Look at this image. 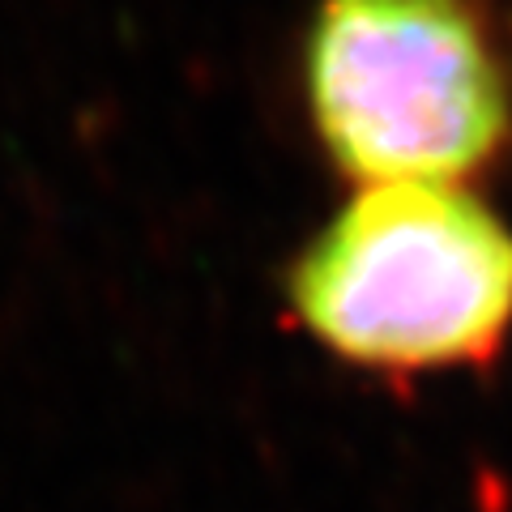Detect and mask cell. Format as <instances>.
Instances as JSON below:
<instances>
[{
  "label": "cell",
  "mask_w": 512,
  "mask_h": 512,
  "mask_svg": "<svg viewBox=\"0 0 512 512\" xmlns=\"http://www.w3.org/2000/svg\"><path fill=\"white\" fill-rule=\"evenodd\" d=\"M286 303L359 372L483 367L512 333V227L466 184H359L286 269Z\"/></svg>",
  "instance_id": "6da1fadb"
},
{
  "label": "cell",
  "mask_w": 512,
  "mask_h": 512,
  "mask_svg": "<svg viewBox=\"0 0 512 512\" xmlns=\"http://www.w3.org/2000/svg\"><path fill=\"white\" fill-rule=\"evenodd\" d=\"M303 86L320 146L359 184H461L512 133L508 69L470 0H325Z\"/></svg>",
  "instance_id": "7a4b0ae2"
}]
</instances>
